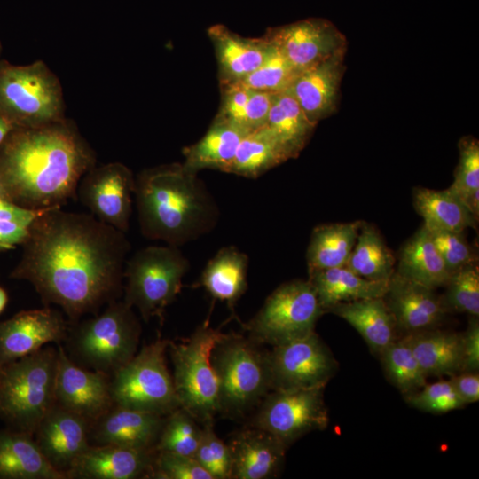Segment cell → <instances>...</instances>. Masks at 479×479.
I'll list each match as a JSON object with an SVG mask.
<instances>
[{
  "instance_id": "1",
  "label": "cell",
  "mask_w": 479,
  "mask_h": 479,
  "mask_svg": "<svg viewBox=\"0 0 479 479\" xmlns=\"http://www.w3.org/2000/svg\"><path fill=\"white\" fill-rule=\"evenodd\" d=\"M10 278L29 282L47 306L75 321L118 300L130 246L122 232L90 213L41 211Z\"/></svg>"
},
{
  "instance_id": "2",
  "label": "cell",
  "mask_w": 479,
  "mask_h": 479,
  "mask_svg": "<svg viewBox=\"0 0 479 479\" xmlns=\"http://www.w3.org/2000/svg\"><path fill=\"white\" fill-rule=\"evenodd\" d=\"M95 165V152L67 118L13 127L0 144V198L35 211L61 208Z\"/></svg>"
},
{
  "instance_id": "3",
  "label": "cell",
  "mask_w": 479,
  "mask_h": 479,
  "mask_svg": "<svg viewBox=\"0 0 479 479\" xmlns=\"http://www.w3.org/2000/svg\"><path fill=\"white\" fill-rule=\"evenodd\" d=\"M134 200L143 236L177 247L210 232L219 220L205 184L179 163L141 171Z\"/></svg>"
},
{
  "instance_id": "4",
  "label": "cell",
  "mask_w": 479,
  "mask_h": 479,
  "mask_svg": "<svg viewBox=\"0 0 479 479\" xmlns=\"http://www.w3.org/2000/svg\"><path fill=\"white\" fill-rule=\"evenodd\" d=\"M58 348L40 349L0 365V417L9 429L34 436L55 404Z\"/></svg>"
},
{
  "instance_id": "5",
  "label": "cell",
  "mask_w": 479,
  "mask_h": 479,
  "mask_svg": "<svg viewBox=\"0 0 479 479\" xmlns=\"http://www.w3.org/2000/svg\"><path fill=\"white\" fill-rule=\"evenodd\" d=\"M140 332L132 307L115 300L69 329L67 356L80 366L111 377L136 355Z\"/></svg>"
},
{
  "instance_id": "6",
  "label": "cell",
  "mask_w": 479,
  "mask_h": 479,
  "mask_svg": "<svg viewBox=\"0 0 479 479\" xmlns=\"http://www.w3.org/2000/svg\"><path fill=\"white\" fill-rule=\"evenodd\" d=\"M249 337L224 334L210 360L219 383V413L245 415L271 391L267 352Z\"/></svg>"
},
{
  "instance_id": "7",
  "label": "cell",
  "mask_w": 479,
  "mask_h": 479,
  "mask_svg": "<svg viewBox=\"0 0 479 479\" xmlns=\"http://www.w3.org/2000/svg\"><path fill=\"white\" fill-rule=\"evenodd\" d=\"M61 83L43 60L14 65L0 59V118L33 128L65 119Z\"/></svg>"
},
{
  "instance_id": "8",
  "label": "cell",
  "mask_w": 479,
  "mask_h": 479,
  "mask_svg": "<svg viewBox=\"0 0 479 479\" xmlns=\"http://www.w3.org/2000/svg\"><path fill=\"white\" fill-rule=\"evenodd\" d=\"M223 334L218 328L205 322L188 338L169 343L179 405L203 424L212 423L219 413V383L210 354Z\"/></svg>"
},
{
  "instance_id": "9",
  "label": "cell",
  "mask_w": 479,
  "mask_h": 479,
  "mask_svg": "<svg viewBox=\"0 0 479 479\" xmlns=\"http://www.w3.org/2000/svg\"><path fill=\"white\" fill-rule=\"evenodd\" d=\"M189 268V261L177 247L166 244L142 248L126 262L123 301L136 308L145 321L154 317L161 320L180 292Z\"/></svg>"
},
{
  "instance_id": "10",
  "label": "cell",
  "mask_w": 479,
  "mask_h": 479,
  "mask_svg": "<svg viewBox=\"0 0 479 479\" xmlns=\"http://www.w3.org/2000/svg\"><path fill=\"white\" fill-rule=\"evenodd\" d=\"M169 343L158 338L144 346L110 377L114 404L161 415L180 407L165 360Z\"/></svg>"
},
{
  "instance_id": "11",
  "label": "cell",
  "mask_w": 479,
  "mask_h": 479,
  "mask_svg": "<svg viewBox=\"0 0 479 479\" xmlns=\"http://www.w3.org/2000/svg\"><path fill=\"white\" fill-rule=\"evenodd\" d=\"M324 313L310 282L296 279L277 287L245 328L255 342L277 346L315 332Z\"/></svg>"
},
{
  "instance_id": "12",
  "label": "cell",
  "mask_w": 479,
  "mask_h": 479,
  "mask_svg": "<svg viewBox=\"0 0 479 479\" xmlns=\"http://www.w3.org/2000/svg\"><path fill=\"white\" fill-rule=\"evenodd\" d=\"M325 388L270 391L261 401L252 427L271 433L287 448L304 435L325 429L329 421Z\"/></svg>"
},
{
  "instance_id": "13",
  "label": "cell",
  "mask_w": 479,
  "mask_h": 479,
  "mask_svg": "<svg viewBox=\"0 0 479 479\" xmlns=\"http://www.w3.org/2000/svg\"><path fill=\"white\" fill-rule=\"evenodd\" d=\"M271 390L326 387L337 371V362L313 332L272 346L267 352Z\"/></svg>"
},
{
  "instance_id": "14",
  "label": "cell",
  "mask_w": 479,
  "mask_h": 479,
  "mask_svg": "<svg viewBox=\"0 0 479 479\" xmlns=\"http://www.w3.org/2000/svg\"><path fill=\"white\" fill-rule=\"evenodd\" d=\"M136 177L121 162H109L88 170L79 182L76 195L99 221L126 232L130 227Z\"/></svg>"
},
{
  "instance_id": "15",
  "label": "cell",
  "mask_w": 479,
  "mask_h": 479,
  "mask_svg": "<svg viewBox=\"0 0 479 479\" xmlns=\"http://www.w3.org/2000/svg\"><path fill=\"white\" fill-rule=\"evenodd\" d=\"M264 36L279 48L295 75L347 50L346 37L332 22L320 18L270 28Z\"/></svg>"
},
{
  "instance_id": "16",
  "label": "cell",
  "mask_w": 479,
  "mask_h": 479,
  "mask_svg": "<svg viewBox=\"0 0 479 479\" xmlns=\"http://www.w3.org/2000/svg\"><path fill=\"white\" fill-rule=\"evenodd\" d=\"M55 383V404L78 414L89 424L114 404L110 390V377L73 362L60 343Z\"/></svg>"
},
{
  "instance_id": "17",
  "label": "cell",
  "mask_w": 479,
  "mask_h": 479,
  "mask_svg": "<svg viewBox=\"0 0 479 479\" xmlns=\"http://www.w3.org/2000/svg\"><path fill=\"white\" fill-rule=\"evenodd\" d=\"M68 323L58 310H22L0 321V365L29 355L50 342L60 343L68 335Z\"/></svg>"
},
{
  "instance_id": "18",
  "label": "cell",
  "mask_w": 479,
  "mask_h": 479,
  "mask_svg": "<svg viewBox=\"0 0 479 479\" xmlns=\"http://www.w3.org/2000/svg\"><path fill=\"white\" fill-rule=\"evenodd\" d=\"M436 289L409 279L395 270L383 299L397 326L408 334L436 328L449 312Z\"/></svg>"
},
{
  "instance_id": "19",
  "label": "cell",
  "mask_w": 479,
  "mask_h": 479,
  "mask_svg": "<svg viewBox=\"0 0 479 479\" xmlns=\"http://www.w3.org/2000/svg\"><path fill=\"white\" fill-rule=\"evenodd\" d=\"M89 428L82 417L54 404L33 436L49 463L67 476L73 463L90 445Z\"/></svg>"
},
{
  "instance_id": "20",
  "label": "cell",
  "mask_w": 479,
  "mask_h": 479,
  "mask_svg": "<svg viewBox=\"0 0 479 479\" xmlns=\"http://www.w3.org/2000/svg\"><path fill=\"white\" fill-rule=\"evenodd\" d=\"M165 417L114 404L90 424V444H115L155 451Z\"/></svg>"
},
{
  "instance_id": "21",
  "label": "cell",
  "mask_w": 479,
  "mask_h": 479,
  "mask_svg": "<svg viewBox=\"0 0 479 479\" xmlns=\"http://www.w3.org/2000/svg\"><path fill=\"white\" fill-rule=\"evenodd\" d=\"M156 452L115 444H90L67 472L79 479L151 478Z\"/></svg>"
},
{
  "instance_id": "22",
  "label": "cell",
  "mask_w": 479,
  "mask_h": 479,
  "mask_svg": "<svg viewBox=\"0 0 479 479\" xmlns=\"http://www.w3.org/2000/svg\"><path fill=\"white\" fill-rule=\"evenodd\" d=\"M345 53L346 50L341 51L297 74L288 87L308 119L316 125L336 110Z\"/></svg>"
},
{
  "instance_id": "23",
  "label": "cell",
  "mask_w": 479,
  "mask_h": 479,
  "mask_svg": "<svg viewBox=\"0 0 479 479\" xmlns=\"http://www.w3.org/2000/svg\"><path fill=\"white\" fill-rule=\"evenodd\" d=\"M233 479H268L278 475L287 447L271 433L255 427L240 431L230 440Z\"/></svg>"
},
{
  "instance_id": "24",
  "label": "cell",
  "mask_w": 479,
  "mask_h": 479,
  "mask_svg": "<svg viewBox=\"0 0 479 479\" xmlns=\"http://www.w3.org/2000/svg\"><path fill=\"white\" fill-rule=\"evenodd\" d=\"M214 45L221 86L236 83L248 76L268 57L272 43L263 38L242 37L223 25L208 29Z\"/></svg>"
},
{
  "instance_id": "25",
  "label": "cell",
  "mask_w": 479,
  "mask_h": 479,
  "mask_svg": "<svg viewBox=\"0 0 479 479\" xmlns=\"http://www.w3.org/2000/svg\"><path fill=\"white\" fill-rule=\"evenodd\" d=\"M1 479H67L43 456L34 436L12 429L0 431Z\"/></svg>"
},
{
  "instance_id": "26",
  "label": "cell",
  "mask_w": 479,
  "mask_h": 479,
  "mask_svg": "<svg viewBox=\"0 0 479 479\" xmlns=\"http://www.w3.org/2000/svg\"><path fill=\"white\" fill-rule=\"evenodd\" d=\"M247 134L235 123L216 117L206 134L184 149V167L194 173L213 169L226 172L242 138Z\"/></svg>"
},
{
  "instance_id": "27",
  "label": "cell",
  "mask_w": 479,
  "mask_h": 479,
  "mask_svg": "<svg viewBox=\"0 0 479 479\" xmlns=\"http://www.w3.org/2000/svg\"><path fill=\"white\" fill-rule=\"evenodd\" d=\"M327 312L351 325L379 356L396 339L397 323L383 297L341 302Z\"/></svg>"
},
{
  "instance_id": "28",
  "label": "cell",
  "mask_w": 479,
  "mask_h": 479,
  "mask_svg": "<svg viewBox=\"0 0 479 479\" xmlns=\"http://www.w3.org/2000/svg\"><path fill=\"white\" fill-rule=\"evenodd\" d=\"M264 127L289 160L297 157L305 147L316 124L308 119L287 88L273 93Z\"/></svg>"
},
{
  "instance_id": "29",
  "label": "cell",
  "mask_w": 479,
  "mask_h": 479,
  "mask_svg": "<svg viewBox=\"0 0 479 479\" xmlns=\"http://www.w3.org/2000/svg\"><path fill=\"white\" fill-rule=\"evenodd\" d=\"M308 273L325 312L341 302L383 297L388 287V282L364 279L346 265Z\"/></svg>"
},
{
  "instance_id": "30",
  "label": "cell",
  "mask_w": 479,
  "mask_h": 479,
  "mask_svg": "<svg viewBox=\"0 0 479 479\" xmlns=\"http://www.w3.org/2000/svg\"><path fill=\"white\" fill-rule=\"evenodd\" d=\"M247 255L236 247H224L205 266L199 286L214 299L233 310L247 288Z\"/></svg>"
},
{
  "instance_id": "31",
  "label": "cell",
  "mask_w": 479,
  "mask_h": 479,
  "mask_svg": "<svg viewBox=\"0 0 479 479\" xmlns=\"http://www.w3.org/2000/svg\"><path fill=\"white\" fill-rule=\"evenodd\" d=\"M411 346L427 377L462 372L461 334L436 328L408 334Z\"/></svg>"
},
{
  "instance_id": "32",
  "label": "cell",
  "mask_w": 479,
  "mask_h": 479,
  "mask_svg": "<svg viewBox=\"0 0 479 479\" xmlns=\"http://www.w3.org/2000/svg\"><path fill=\"white\" fill-rule=\"evenodd\" d=\"M396 271L433 289L445 287L451 275L424 225L402 246Z\"/></svg>"
},
{
  "instance_id": "33",
  "label": "cell",
  "mask_w": 479,
  "mask_h": 479,
  "mask_svg": "<svg viewBox=\"0 0 479 479\" xmlns=\"http://www.w3.org/2000/svg\"><path fill=\"white\" fill-rule=\"evenodd\" d=\"M413 206L429 231L464 232L475 227L477 220L464 202L449 188L432 190L417 187L412 193Z\"/></svg>"
},
{
  "instance_id": "34",
  "label": "cell",
  "mask_w": 479,
  "mask_h": 479,
  "mask_svg": "<svg viewBox=\"0 0 479 479\" xmlns=\"http://www.w3.org/2000/svg\"><path fill=\"white\" fill-rule=\"evenodd\" d=\"M362 221L320 224L311 232L307 249L308 272L345 266Z\"/></svg>"
},
{
  "instance_id": "35",
  "label": "cell",
  "mask_w": 479,
  "mask_h": 479,
  "mask_svg": "<svg viewBox=\"0 0 479 479\" xmlns=\"http://www.w3.org/2000/svg\"><path fill=\"white\" fill-rule=\"evenodd\" d=\"M396 258L380 232L362 221L346 266L364 279L389 282L395 272Z\"/></svg>"
},
{
  "instance_id": "36",
  "label": "cell",
  "mask_w": 479,
  "mask_h": 479,
  "mask_svg": "<svg viewBox=\"0 0 479 479\" xmlns=\"http://www.w3.org/2000/svg\"><path fill=\"white\" fill-rule=\"evenodd\" d=\"M287 161L265 127L248 132L241 140L227 173L255 178Z\"/></svg>"
},
{
  "instance_id": "37",
  "label": "cell",
  "mask_w": 479,
  "mask_h": 479,
  "mask_svg": "<svg viewBox=\"0 0 479 479\" xmlns=\"http://www.w3.org/2000/svg\"><path fill=\"white\" fill-rule=\"evenodd\" d=\"M389 381L404 396L422 388L427 376L412 351L408 334L395 339L380 354Z\"/></svg>"
},
{
  "instance_id": "38",
  "label": "cell",
  "mask_w": 479,
  "mask_h": 479,
  "mask_svg": "<svg viewBox=\"0 0 479 479\" xmlns=\"http://www.w3.org/2000/svg\"><path fill=\"white\" fill-rule=\"evenodd\" d=\"M459 160L449 189L467 206L475 218L479 216V144L472 137L460 139Z\"/></svg>"
},
{
  "instance_id": "39",
  "label": "cell",
  "mask_w": 479,
  "mask_h": 479,
  "mask_svg": "<svg viewBox=\"0 0 479 479\" xmlns=\"http://www.w3.org/2000/svg\"><path fill=\"white\" fill-rule=\"evenodd\" d=\"M196 421L181 407L166 415L155 452L193 457L202 432V428L198 427Z\"/></svg>"
},
{
  "instance_id": "40",
  "label": "cell",
  "mask_w": 479,
  "mask_h": 479,
  "mask_svg": "<svg viewBox=\"0 0 479 479\" xmlns=\"http://www.w3.org/2000/svg\"><path fill=\"white\" fill-rule=\"evenodd\" d=\"M445 287L442 297L448 311L479 316V271L476 263L451 273Z\"/></svg>"
},
{
  "instance_id": "41",
  "label": "cell",
  "mask_w": 479,
  "mask_h": 479,
  "mask_svg": "<svg viewBox=\"0 0 479 479\" xmlns=\"http://www.w3.org/2000/svg\"><path fill=\"white\" fill-rule=\"evenodd\" d=\"M272 44L271 51L262 65L248 76L232 84L250 90L271 93L287 90L296 75L279 48Z\"/></svg>"
},
{
  "instance_id": "42",
  "label": "cell",
  "mask_w": 479,
  "mask_h": 479,
  "mask_svg": "<svg viewBox=\"0 0 479 479\" xmlns=\"http://www.w3.org/2000/svg\"><path fill=\"white\" fill-rule=\"evenodd\" d=\"M203 425L200 441L193 458L213 479H230L232 475L230 448L215 434L212 423Z\"/></svg>"
},
{
  "instance_id": "43",
  "label": "cell",
  "mask_w": 479,
  "mask_h": 479,
  "mask_svg": "<svg viewBox=\"0 0 479 479\" xmlns=\"http://www.w3.org/2000/svg\"><path fill=\"white\" fill-rule=\"evenodd\" d=\"M404 398L411 406L432 413L449 412L465 405L450 380L425 384L417 391L404 396Z\"/></svg>"
},
{
  "instance_id": "44",
  "label": "cell",
  "mask_w": 479,
  "mask_h": 479,
  "mask_svg": "<svg viewBox=\"0 0 479 479\" xmlns=\"http://www.w3.org/2000/svg\"><path fill=\"white\" fill-rule=\"evenodd\" d=\"M40 212L0 198V252L22 244Z\"/></svg>"
},
{
  "instance_id": "45",
  "label": "cell",
  "mask_w": 479,
  "mask_h": 479,
  "mask_svg": "<svg viewBox=\"0 0 479 479\" xmlns=\"http://www.w3.org/2000/svg\"><path fill=\"white\" fill-rule=\"evenodd\" d=\"M151 478L213 479L193 457L168 452H156Z\"/></svg>"
},
{
  "instance_id": "46",
  "label": "cell",
  "mask_w": 479,
  "mask_h": 479,
  "mask_svg": "<svg viewBox=\"0 0 479 479\" xmlns=\"http://www.w3.org/2000/svg\"><path fill=\"white\" fill-rule=\"evenodd\" d=\"M429 232L450 273L476 263L475 255L463 232L449 231H429Z\"/></svg>"
},
{
  "instance_id": "47",
  "label": "cell",
  "mask_w": 479,
  "mask_h": 479,
  "mask_svg": "<svg viewBox=\"0 0 479 479\" xmlns=\"http://www.w3.org/2000/svg\"><path fill=\"white\" fill-rule=\"evenodd\" d=\"M221 88L223 99L216 117L230 121L246 130L244 118L251 90L235 84L221 86Z\"/></svg>"
},
{
  "instance_id": "48",
  "label": "cell",
  "mask_w": 479,
  "mask_h": 479,
  "mask_svg": "<svg viewBox=\"0 0 479 479\" xmlns=\"http://www.w3.org/2000/svg\"><path fill=\"white\" fill-rule=\"evenodd\" d=\"M272 96L271 92L251 90L244 118V128L247 132L265 126Z\"/></svg>"
},
{
  "instance_id": "49",
  "label": "cell",
  "mask_w": 479,
  "mask_h": 479,
  "mask_svg": "<svg viewBox=\"0 0 479 479\" xmlns=\"http://www.w3.org/2000/svg\"><path fill=\"white\" fill-rule=\"evenodd\" d=\"M462 339V372H478L479 369V319L471 317Z\"/></svg>"
},
{
  "instance_id": "50",
  "label": "cell",
  "mask_w": 479,
  "mask_h": 479,
  "mask_svg": "<svg viewBox=\"0 0 479 479\" xmlns=\"http://www.w3.org/2000/svg\"><path fill=\"white\" fill-rule=\"evenodd\" d=\"M449 380L465 405L479 400L478 372H460Z\"/></svg>"
},
{
  "instance_id": "51",
  "label": "cell",
  "mask_w": 479,
  "mask_h": 479,
  "mask_svg": "<svg viewBox=\"0 0 479 479\" xmlns=\"http://www.w3.org/2000/svg\"><path fill=\"white\" fill-rule=\"evenodd\" d=\"M12 128L13 126L10 122L3 118H0V144L4 141Z\"/></svg>"
},
{
  "instance_id": "52",
  "label": "cell",
  "mask_w": 479,
  "mask_h": 479,
  "mask_svg": "<svg viewBox=\"0 0 479 479\" xmlns=\"http://www.w3.org/2000/svg\"><path fill=\"white\" fill-rule=\"evenodd\" d=\"M7 294L4 288L0 287V313L4 310L7 303Z\"/></svg>"
},
{
  "instance_id": "53",
  "label": "cell",
  "mask_w": 479,
  "mask_h": 479,
  "mask_svg": "<svg viewBox=\"0 0 479 479\" xmlns=\"http://www.w3.org/2000/svg\"><path fill=\"white\" fill-rule=\"evenodd\" d=\"M2 50H3V47H2V43L0 42V56H1V53H2Z\"/></svg>"
}]
</instances>
